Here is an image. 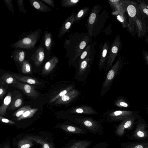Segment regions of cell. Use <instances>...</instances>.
<instances>
[{
    "label": "cell",
    "instance_id": "1",
    "mask_svg": "<svg viewBox=\"0 0 148 148\" xmlns=\"http://www.w3.org/2000/svg\"><path fill=\"white\" fill-rule=\"evenodd\" d=\"M91 37L87 33L76 32L72 34L64 42L66 56L69 66L75 67L79 56L86 47L92 43Z\"/></svg>",
    "mask_w": 148,
    "mask_h": 148
},
{
    "label": "cell",
    "instance_id": "6",
    "mask_svg": "<svg viewBox=\"0 0 148 148\" xmlns=\"http://www.w3.org/2000/svg\"><path fill=\"white\" fill-rule=\"evenodd\" d=\"M146 27L145 19L141 16L134 19H129L127 28L131 32L136 30L138 37H142L145 35Z\"/></svg>",
    "mask_w": 148,
    "mask_h": 148
},
{
    "label": "cell",
    "instance_id": "19",
    "mask_svg": "<svg viewBox=\"0 0 148 148\" xmlns=\"http://www.w3.org/2000/svg\"><path fill=\"white\" fill-rule=\"evenodd\" d=\"M31 4L38 11L48 12L51 10V9L44 3L38 0H30Z\"/></svg>",
    "mask_w": 148,
    "mask_h": 148
},
{
    "label": "cell",
    "instance_id": "36",
    "mask_svg": "<svg viewBox=\"0 0 148 148\" xmlns=\"http://www.w3.org/2000/svg\"><path fill=\"white\" fill-rule=\"evenodd\" d=\"M32 109L30 106H25L18 109L16 111L13 115L18 118L21 116L26 111Z\"/></svg>",
    "mask_w": 148,
    "mask_h": 148
},
{
    "label": "cell",
    "instance_id": "40",
    "mask_svg": "<svg viewBox=\"0 0 148 148\" xmlns=\"http://www.w3.org/2000/svg\"><path fill=\"white\" fill-rule=\"evenodd\" d=\"M0 120L2 122L10 124H15V122L12 120L4 118L2 116H0Z\"/></svg>",
    "mask_w": 148,
    "mask_h": 148
},
{
    "label": "cell",
    "instance_id": "10",
    "mask_svg": "<svg viewBox=\"0 0 148 148\" xmlns=\"http://www.w3.org/2000/svg\"><path fill=\"white\" fill-rule=\"evenodd\" d=\"M123 3L125 10L128 14L129 19H134L136 18L142 16L137 2L123 0Z\"/></svg>",
    "mask_w": 148,
    "mask_h": 148
},
{
    "label": "cell",
    "instance_id": "27",
    "mask_svg": "<svg viewBox=\"0 0 148 148\" xmlns=\"http://www.w3.org/2000/svg\"><path fill=\"white\" fill-rule=\"evenodd\" d=\"M74 86L73 85H72L65 88L51 99L49 101V102L51 103L54 102L57 99L63 96L69 91L73 89Z\"/></svg>",
    "mask_w": 148,
    "mask_h": 148
},
{
    "label": "cell",
    "instance_id": "41",
    "mask_svg": "<svg viewBox=\"0 0 148 148\" xmlns=\"http://www.w3.org/2000/svg\"><path fill=\"white\" fill-rule=\"evenodd\" d=\"M142 53L145 62L148 66V52L146 51L143 50Z\"/></svg>",
    "mask_w": 148,
    "mask_h": 148
},
{
    "label": "cell",
    "instance_id": "44",
    "mask_svg": "<svg viewBox=\"0 0 148 148\" xmlns=\"http://www.w3.org/2000/svg\"><path fill=\"white\" fill-rule=\"evenodd\" d=\"M146 22V21H145ZM146 32L145 34V41L148 43V21L146 22Z\"/></svg>",
    "mask_w": 148,
    "mask_h": 148
},
{
    "label": "cell",
    "instance_id": "28",
    "mask_svg": "<svg viewBox=\"0 0 148 148\" xmlns=\"http://www.w3.org/2000/svg\"><path fill=\"white\" fill-rule=\"evenodd\" d=\"M13 56L14 60L19 64H21L24 61L25 58V52L22 50H16Z\"/></svg>",
    "mask_w": 148,
    "mask_h": 148
},
{
    "label": "cell",
    "instance_id": "33",
    "mask_svg": "<svg viewBox=\"0 0 148 148\" xmlns=\"http://www.w3.org/2000/svg\"><path fill=\"white\" fill-rule=\"evenodd\" d=\"M62 6L64 7H71L75 6L79 1V0H61Z\"/></svg>",
    "mask_w": 148,
    "mask_h": 148
},
{
    "label": "cell",
    "instance_id": "31",
    "mask_svg": "<svg viewBox=\"0 0 148 148\" xmlns=\"http://www.w3.org/2000/svg\"><path fill=\"white\" fill-rule=\"evenodd\" d=\"M32 140L25 138L20 140L18 143V148H30L33 145Z\"/></svg>",
    "mask_w": 148,
    "mask_h": 148
},
{
    "label": "cell",
    "instance_id": "35",
    "mask_svg": "<svg viewBox=\"0 0 148 148\" xmlns=\"http://www.w3.org/2000/svg\"><path fill=\"white\" fill-rule=\"evenodd\" d=\"M114 104L116 106L121 108H128L129 106L128 103L123 99L121 98L116 100Z\"/></svg>",
    "mask_w": 148,
    "mask_h": 148
},
{
    "label": "cell",
    "instance_id": "48",
    "mask_svg": "<svg viewBox=\"0 0 148 148\" xmlns=\"http://www.w3.org/2000/svg\"><path fill=\"white\" fill-rule=\"evenodd\" d=\"M134 148H143V147L141 145H138L136 146Z\"/></svg>",
    "mask_w": 148,
    "mask_h": 148
},
{
    "label": "cell",
    "instance_id": "32",
    "mask_svg": "<svg viewBox=\"0 0 148 148\" xmlns=\"http://www.w3.org/2000/svg\"><path fill=\"white\" fill-rule=\"evenodd\" d=\"M22 72L24 74H30L32 73V67L30 64L27 60L23 62L21 68Z\"/></svg>",
    "mask_w": 148,
    "mask_h": 148
},
{
    "label": "cell",
    "instance_id": "15",
    "mask_svg": "<svg viewBox=\"0 0 148 148\" xmlns=\"http://www.w3.org/2000/svg\"><path fill=\"white\" fill-rule=\"evenodd\" d=\"M45 53L43 48L39 47L36 51L35 53L31 56V59L34 62L36 66H39L42 64L44 59Z\"/></svg>",
    "mask_w": 148,
    "mask_h": 148
},
{
    "label": "cell",
    "instance_id": "22",
    "mask_svg": "<svg viewBox=\"0 0 148 148\" xmlns=\"http://www.w3.org/2000/svg\"><path fill=\"white\" fill-rule=\"evenodd\" d=\"M24 138L30 139L40 144L42 148H53V145L41 137L35 136H25Z\"/></svg>",
    "mask_w": 148,
    "mask_h": 148
},
{
    "label": "cell",
    "instance_id": "8",
    "mask_svg": "<svg viewBox=\"0 0 148 148\" xmlns=\"http://www.w3.org/2000/svg\"><path fill=\"white\" fill-rule=\"evenodd\" d=\"M110 45L109 41H105L103 44L100 45L98 55V66L100 71L105 68Z\"/></svg>",
    "mask_w": 148,
    "mask_h": 148
},
{
    "label": "cell",
    "instance_id": "49",
    "mask_svg": "<svg viewBox=\"0 0 148 148\" xmlns=\"http://www.w3.org/2000/svg\"><path fill=\"white\" fill-rule=\"evenodd\" d=\"M3 148H10L9 146L8 145H5Z\"/></svg>",
    "mask_w": 148,
    "mask_h": 148
},
{
    "label": "cell",
    "instance_id": "38",
    "mask_svg": "<svg viewBox=\"0 0 148 148\" xmlns=\"http://www.w3.org/2000/svg\"><path fill=\"white\" fill-rule=\"evenodd\" d=\"M5 4L8 9L14 13V9L13 6L12 1L11 0H4Z\"/></svg>",
    "mask_w": 148,
    "mask_h": 148
},
{
    "label": "cell",
    "instance_id": "11",
    "mask_svg": "<svg viewBox=\"0 0 148 148\" xmlns=\"http://www.w3.org/2000/svg\"><path fill=\"white\" fill-rule=\"evenodd\" d=\"M12 85L21 90L25 95L33 99H36L39 96V93L35 89V86L19 82Z\"/></svg>",
    "mask_w": 148,
    "mask_h": 148
},
{
    "label": "cell",
    "instance_id": "25",
    "mask_svg": "<svg viewBox=\"0 0 148 148\" xmlns=\"http://www.w3.org/2000/svg\"><path fill=\"white\" fill-rule=\"evenodd\" d=\"M96 44V42H94L89 45L86 47L80 55L77 64L80 63L91 53L95 48Z\"/></svg>",
    "mask_w": 148,
    "mask_h": 148
},
{
    "label": "cell",
    "instance_id": "12",
    "mask_svg": "<svg viewBox=\"0 0 148 148\" xmlns=\"http://www.w3.org/2000/svg\"><path fill=\"white\" fill-rule=\"evenodd\" d=\"M80 94L78 90L73 89L55 101L57 104H67L76 98Z\"/></svg>",
    "mask_w": 148,
    "mask_h": 148
},
{
    "label": "cell",
    "instance_id": "26",
    "mask_svg": "<svg viewBox=\"0 0 148 148\" xmlns=\"http://www.w3.org/2000/svg\"><path fill=\"white\" fill-rule=\"evenodd\" d=\"M89 11V7H86L79 10L76 14L75 18V23L80 21L86 17L88 14Z\"/></svg>",
    "mask_w": 148,
    "mask_h": 148
},
{
    "label": "cell",
    "instance_id": "45",
    "mask_svg": "<svg viewBox=\"0 0 148 148\" xmlns=\"http://www.w3.org/2000/svg\"><path fill=\"white\" fill-rule=\"evenodd\" d=\"M84 125L88 127H90L92 125V122L88 120H86L84 122Z\"/></svg>",
    "mask_w": 148,
    "mask_h": 148
},
{
    "label": "cell",
    "instance_id": "13",
    "mask_svg": "<svg viewBox=\"0 0 148 148\" xmlns=\"http://www.w3.org/2000/svg\"><path fill=\"white\" fill-rule=\"evenodd\" d=\"M108 1L112 9V14H125V10L123 0H108Z\"/></svg>",
    "mask_w": 148,
    "mask_h": 148
},
{
    "label": "cell",
    "instance_id": "24",
    "mask_svg": "<svg viewBox=\"0 0 148 148\" xmlns=\"http://www.w3.org/2000/svg\"><path fill=\"white\" fill-rule=\"evenodd\" d=\"M109 113L110 116L116 117V118H123L130 116L133 114L131 111L117 110L112 111Z\"/></svg>",
    "mask_w": 148,
    "mask_h": 148
},
{
    "label": "cell",
    "instance_id": "50",
    "mask_svg": "<svg viewBox=\"0 0 148 148\" xmlns=\"http://www.w3.org/2000/svg\"></svg>",
    "mask_w": 148,
    "mask_h": 148
},
{
    "label": "cell",
    "instance_id": "2",
    "mask_svg": "<svg viewBox=\"0 0 148 148\" xmlns=\"http://www.w3.org/2000/svg\"><path fill=\"white\" fill-rule=\"evenodd\" d=\"M126 59L125 57L120 56L108 72L102 85L101 96H103L110 89L116 76L125 64Z\"/></svg>",
    "mask_w": 148,
    "mask_h": 148
},
{
    "label": "cell",
    "instance_id": "46",
    "mask_svg": "<svg viewBox=\"0 0 148 148\" xmlns=\"http://www.w3.org/2000/svg\"><path fill=\"white\" fill-rule=\"evenodd\" d=\"M137 135L140 137H143L144 136V134L142 132L139 131L137 133Z\"/></svg>",
    "mask_w": 148,
    "mask_h": 148
},
{
    "label": "cell",
    "instance_id": "30",
    "mask_svg": "<svg viewBox=\"0 0 148 148\" xmlns=\"http://www.w3.org/2000/svg\"><path fill=\"white\" fill-rule=\"evenodd\" d=\"M12 100L10 106L11 110H14L19 107L23 103V99L21 96L18 95Z\"/></svg>",
    "mask_w": 148,
    "mask_h": 148
},
{
    "label": "cell",
    "instance_id": "34",
    "mask_svg": "<svg viewBox=\"0 0 148 148\" xmlns=\"http://www.w3.org/2000/svg\"><path fill=\"white\" fill-rule=\"evenodd\" d=\"M115 16H116L117 20L121 23L122 27L123 28H127L128 23L126 21L125 14H117Z\"/></svg>",
    "mask_w": 148,
    "mask_h": 148
},
{
    "label": "cell",
    "instance_id": "37",
    "mask_svg": "<svg viewBox=\"0 0 148 148\" xmlns=\"http://www.w3.org/2000/svg\"><path fill=\"white\" fill-rule=\"evenodd\" d=\"M45 44L48 51H49L51 45V34L47 33L45 35Z\"/></svg>",
    "mask_w": 148,
    "mask_h": 148
},
{
    "label": "cell",
    "instance_id": "21",
    "mask_svg": "<svg viewBox=\"0 0 148 148\" xmlns=\"http://www.w3.org/2000/svg\"><path fill=\"white\" fill-rule=\"evenodd\" d=\"M12 101V94L9 91L5 98L1 106L0 107V114L5 116L6 113V110Z\"/></svg>",
    "mask_w": 148,
    "mask_h": 148
},
{
    "label": "cell",
    "instance_id": "5",
    "mask_svg": "<svg viewBox=\"0 0 148 148\" xmlns=\"http://www.w3.org/2000/svg\"><path fill=\"white\" fill-rule=\"evenodd\" d=\"M122 47L120 36L118 34L115 37L110 47L105 67L106 73H107L112 67V64L118 53L120 51Z\"/></svg>",
    "mask_w": 148,
    "mask_h": 148
},
{
    "label": "cell",
    "instance_id": "3",
    "mask_svg": "<svg viewBox=\"0 0 148 148\" xmlns=\"http://www.w3.org/2000/svg\"><path fill=\"white\" fill-rule=\"evenodd\" d=\"M95 48L91 53L75 66L76 71L74 79L81 81H85L90 71L96 53Z\"/></svg>",
    "mask_w": 148,
    "mask_h": 148
},
{
    "label": "cell",
    "instance_id": "20",
    "mask_svg": "<svg viewBox=\"0 0 148 148\" xmlns=\"http://www.w3.org/2000/svg\"><path fill=\"white\" fill-rule=\"evenodd\" d=\"M137 3L141 16L148 19V1H138Z\"/></svg>",
    "mask_w": 148,
    "mask_h": 148
},
{
    "label": "cell",
    "instance_id": "39",
    "mask_svg": "<svg viewBox=\"0 0 148 148\" xmlns=\"http://www.w3.org/2000/svg\"><path fill=\"white\" fill-rule=\"evenodd\" d=\"M17 1L20 11L21 12L22 11L25 13L26 11L24 8L23 1L22 0H17Z\"/></svg>",
    "mask_w": 148,
    "mask_h": 148
},
{
    "label": "cell",
    "instance_id": "43",
    "mask_svg": "<svg viewBox=\"0 0 148 148\" xmlns=\"http://www.w3.org/2000/svg\"><path fill=\"white\" fill-rule=\"evenodd\" d=\"M42 1L47 3L48 5L54 7L55 6L54 0H42Z\"/></svg>",
    "mask_w": 148,
    "mask_h": 148
},
{
    "label": "cell",
    "instance_id": "16",
    "mask_svg": "<svg viewBox=\"0 0 148 148\" xmlns=\"http://www.w3.org/2000/svg\"><path fill=\"white\" fill-rule=\"evenodd\" d=\"M69 111L72 113L79 114H94L97 111L92 107L88 106H82L72 108Z\"/></svg>",
    "mask_w": 148,
    "mask_h": 148
},
{
    "label": "cell",
    "instance_id": "17",
    "mask_svg": "<svg viewBox=\"0 0 148 148\" xmlns=\"http://www.w3.org/2000/svg\"><path fill=\"white\" fill-rule=\"evenodd\" d=\"M11 75L19 82L27 83L30 84L40 85L41 83L36 79L27 76H25L15 74Z\"/></svg>",
    "mask_w": 148,
    "mask_h": 148
},
{
    "label": "cell",
    "instance_id": "42",
    "mask_svg": "<svg viewBox=\"0 0 148 148\" xmlns=\"http://www.w3.org/2000/svg\"><path fill=\"white\" fill-rule=\"evenodd\" d=\"M6 88L1 86L0 88V98L2 99L6 92Z\"/></svg>",
    "mask_w": 148,
    "mask_h": 148
},
{
    "label": "cell",
    "instance_id": "47",
    "mask_svg": "<svg viewBox=\"0 0 148 148\" xmlns=\"http://www.w3.org/2000/svg\"><path fill=\"white\" fill-rule=\"evenodd\" d=\"M67 128L68 130L70 132H74L75 130L74 127L71 126H68Z\"/></svg>",
    "mask_w": 148,
    "mask_h": 148
},
{
    "label": "cell",
    "instance_id": "23",
    "mask_svg": "<svg viewBox=\"0 0 148 148\" xmlns=\"http://www.w3.org/2000/svg\"><path fill=\"white\" fill-rule=\"evenodd\" d=\"M0 82L4 85L13 84L18 82V80L13 77L11 74L8 73H4L0 78Z\"/></svg>",
    "mask_w": 148,
    "mask_h": 148
},
{
    "label": "cell",
    "instance_id": "14",
    "mask_svg": "<svg viewBox=\"0 0 148 148\" xmlns=\"http://www.w3.org/2000/svg\"><path fill=\"white\" fill-rule=\"evenodd\" d=\"M76 14V12L72 13L65 20L60 29L58 35L59 38L69 32L71 26L75 23V18Z\"/></svg>",
    "mask_w": 148,
    "mask_h": 148
},
{
    "label": "cell",
    "instance_id": "7",
    "mask_svg": "<svg viewBox=\"0 0 148 148\" xmlns=\"http://www.w3.org/2000/svg\"><path fill=\"white\" fill-rule=\"evenodd\" d=\"M103 7V6L102 5L95 4L93 7L90 14L86 26L87 31V33L91 37L93 36L92 33L94 26Z\"/></svg>",
    "mask_w": 148,
    "mask_h": 148
},
{
    "label": "cell",
    "instance_id": "9",
    "mask_svg": "<svg viewBox=\"0 0 148 148\" xmlns=\"http://www.w3.org/2000/svg\"><path fill=\"white\" fill-rule=\"evenodd\" d=\"M109 16V12L106 10H104L99 15L93 28V36L96 38L101 32L103 29Z\"/></svg>",
    "mask_w": 148,
    "mask_h": 148
},
{
    "label": "cell",
    "instance_id": "18",
    "mask_svg": "<svg viewBox=\"0 0 148 148\" xmlns=\"http://www.w3.org/2000/svg\"><path fill=\"white\" fill-rule=\"evenodd\" d=\"M59 62V59L56 56L53 57L45 64L43 68L42 73L46 75L51 72Z\"/></svg>",
    "mask_w": 148,
    "mask_h": 148
},
{
    "label": "cell",
    "instance_id": "4",
    "mask_svg": "<svg viewBox=\"0 0 148 148\" xmlns=\"http://www.w3.org/2000/svg\"><path fill=\"white\" fill-rule=\"evenodd\" d=\"M41 30H38L21 39L11 45L12 48L31 49L40 38Z\"/></svg>",
    "mask_w": 148,
    "mask_h": 148
},
{
    "label": "cell",
    "instance_id": "29",
    "mask_svg": "<svg viewBox=\"0 0 148 148\" xmlns=\"http://www.w3.org/2000/svg\"><path fill=\"white\" fill-rule=\"evenodd\" d=\"M38 109L36 108H32L26 111L21 116L16 119L17 121H20L32 117L37 111Z\"/></svg>",
    "mask_w": 148,
    "mask_h": 148
}]
</instances>
